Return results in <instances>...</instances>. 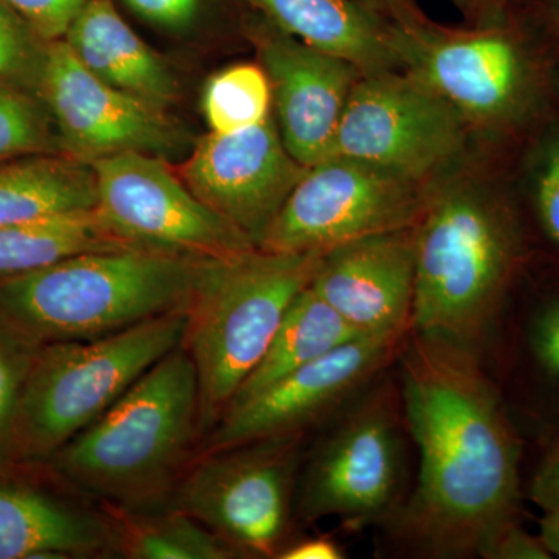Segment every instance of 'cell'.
I'll use <instances>...</instances> for the list:
<instances>
[{
	"instance_id": "3",
	"label": "cell",
	"mask_w": 559,
	"mask_h": 559,
	"mask_svg": "<svg viewBox=\"0 0 559 559\" xmlns=\"http://www.w3.org/2000/svg\"><path fill=\"white\" fill-rule=\"evenodd\" d=\"M401 72L462 117L474 138L510 160L559 108V58L538 28L513 9L506 20L448 27L426 14L388 21Z\"/></svg>"
},
{
	"instance_id": "27",
	"label": "cell",
	"mask_w": 559,
	"mask_h": 559,
	"mask_svg": "<svg viewBox=\"0 0 559 559\" xmlns=\"http://www.w3.org/2000/svg\"><path fill=\"white\" fill-rule=\"evenodd\" d=\"M201 105L210 132L249 130L272 116L270 80L259 62L230 66L210 76Z\"/></svg>"
},
{
	"instance_id": "36",
	"label": "cell",
	"mask_w": 559,
	"mask_h": 559,
	"mask_svg": "<svg viewBox=\"0 0 559 559\" xmlns=\"http://www.w3.org/2000/svg\"><path fill=\"white\" fill-rule=\"evenodd\" d=\"M347 558L340 543L329 535L296 538L283 549L278 559H344Z\"/></svg>"
},
{
	"instance_id": "33",
	"label": "cell",
	"mask_w": 559,
	"mask_h": 559,
	"mask_svg": "<svg viewBox=\"0 0 559 559\" xmlns=\"http://www.w3.org/2000/svg\"><path fill=\"white\" fill-rule=\"evenodd\" d=\"M527 496L540 510L559 509V432L544 441Z\"/></svg>"
},
{
	"instance_id": "37",
	"label": "cell",
	"mask_w": 559,
	"mask_h": 559,
	"mask_svg": "<svg viewBox=\"0 0 559 559\" xmlns=\"http://www.w3.org/2000/svg\"><path fill=\"white\" fill-rule=\"evenodd\" d=\"M469 25L492 24L506 20L518 0H451Z\"/></svg>"
},
{
	"instance_id": "5",
	"label": "cell",
	"mask_w": 559,
	"mask_h": 559,
	"mask_svg": "<svg viewBox=\"0 0 559 559\" xmlns=\"http://www.w3.org/2000/svg\"><path fill=\"white\" fill-rule=\"evenodd\" d=\"M210 263L153 250H106L3 275L0 326L36 345L108 336L189 310Z\"/></svg>"
},
{
	"instance_id": "4",
	"label": "cell",
	"mask_w": 559,
	"mask_h": 559,
	"mask_svg": "<svg viewBox=\"0 0 559 559\" xmlns=\"http://www.w3.org/2000/svg\"><path fill=\"white\" fill-rule=\"evenodd\" d=\"M200 437L197 370L179 345L40 466L102 502L153 509L175 492Z\"/></svg>"
},
{
	"instance_id": "35",
	"label": "cell",
	"mask_w": 559,
	"mask_h": 559,
	"mask_svg": "<svg viewBox=\"0 0 559 559\" xmlns=\"http://www.w3.org/2000/svg\"><path fill=\"white\" fill-rule=\"evenodd\" d=\"M514 9L538 28L559 58V0H518Z\"/></svg>"
},
{
	"instance_id": "19",
	"label": "cell",
	"mask_w": 559,
	"mask_h": 559,
	"mask_svg": "<svg viewBox=\"0 0 559 559\" xmlns=\"http://www.w3.org/2000/svg\"><path fill=\"white\" fill-rule=\"evenodd\" d=\"M509 367L514 403L539 429L559 432V274L535 263L511 307Z\"/></svg>"
},
{
	"instance_id": "1",
	"label": "cell",
	"mask_w": 559,
	"mask_h": 559,
	"mask_svg": "<svg viewBox=\"0 0 559 559\" xmlns=\"http://www.w3.org/2000/svg\"><path fill=\"white\" fill-rule=\"evenodd\" d=\"M417 480L381 527L401 557L484 558L522 522L524 439L479 353L411 333L396 359Z\"/></svg>"
},
{
	"instance_id": "10",
	"label": "cell",
	"mask_w": 559,
	"mask_h": 559,
	"mask_svg": "<svg viewBox=\"0 0 559 559\" xmlns=\"http://www.w3.org/2000/svg\"><path fill=\"white\" fill-rule=\"evenodd\" d=\"M474 135L436 92L401 70L356 81L331 156L352 157L437 186L468 167Z\"/></svg>"
},
{
	"instance_id": "2",
	"label": "cell",
	"mask_w": 559,
	"mask_h": 559,
	"mask_svg": "<svg viewBox=\"0 0 559 559\" xmlns=\"http://www.w3.org/2000/svg\"><path fill=\"white\" fill-rule=\"evenodd\" d=\"M412 333L479 353L503 334L536 263L509 162L441 180L415 226Z\"/></svg>"
},
{
	"instance_id": "16",
	"label": "cell",
	"mask_w": 559,
	"mask_h": 559,
	"mask_svg": "<svg viewBox=\"0 0 559 559\" xmlns=\"http://www.w3.org/2000/svg\"><path fill=\"white\" fill-rule=\"evenodd\" d=\"M246 36L270 80L272 114L290 156L307 168L330 157L342 114L362 72L293 38L255 11L246 24Z\"/></svg>"
},
{
	"instance_id": "34",
	"label": "cell",
	"mask_w": 559,
	"mask_h": 559,
	"mask_svg": "<svg viewBox=\"0 0 559 559\" xmlns=\"http://www.w3.org/2000/svg\"><path fill=\"white\" fill-rule=\"evenodd\" d=\"M481 559H551V555L539 535H532L520 522L500 532Z\"/></svg>"
},
{
	"instance_id": "22",
	"label": "cell",
	"mask_w": 559,
	"mask_h": 559,
	"mask_svg": "<svg viewBox=\"0 0 559 559\" xmlns=\"http://www.w3.org/2000/svg\"><path fill=\"white\" fill-rule=\"evenodd\" d=\"M95 205L97 183L90 162L69 154L0 162V227Z\"/></svg>"
},
{
	"instance_id": "9",
	"label": "cell",
	"mask_w": 559,
	"mask_h": 559,
	"mask_svg": "<svg viewBox=\"0 0 559 559\" xmlns=\"http://www.w3.org/2000/svg\"><path fill=\"white\" fill-rule=\"evenodd\" d=\"M308 433L249 441L194 459L175 506L241 558L278 559L296 539L297 484Z\"/></svg>"
},
{
	"instance_id": "23",
	"label": "cell",
	"mask_w": 559,
	"mask_h": 559,
	"mask_svg": "<svg viewBox=\"0 0 559 559\" xmlns=\"http://www.w3.org/2000/svg\"><path fill=\"white\" fill-rule=\"evenodd\" d=\"M358 336L362 334L308 286L289 305L270 347L242 382L229 407Z\"/></svg>"
},
{
	"instance_id": "8",
	"label": "cell",
	"mask_w": 559,
	"mask_h": 559,
	"mask_svg": "<svg viewBox=\"0 0 559 559\" xmlns=\"http://www.w3.org/2000/svg\"><path fill=\"white\" fill-rule=\"evenodd\" d=\"M325 425L301 462L297 521L337 518L347 530L384 527L411 491L400 378L389 369Z\"/></svg>"
},
{
	"instance_id": "26",
	"label": "cell",
	"mask_w": 559,
	"mask_h": 559,
	"mask_svg": "<svg viewBox=\"0 0 559 559\" xmlns=\"http://www.w3.org/2000/svg\"><path fill=\"white\" fill-rule=\"evenodd\" d=\"M510 162L536 263L559 274V108L522 143Z\"/></svg>"
},
{
	"instance_id": "17",
	"label": "cell",
	"mask_w": 559,
	"mask_h": 559,
	"mask_svg": "<svg viewBox=\"0 0 559 559\" xmlns=\"http://www.w3.org/2000/svg\"><path fill=\"white\" fill-rule=\"evenodd\" d=\"M417 285L415 227L326 250L311 288L362 336L409 334Z\"/></svg>"
},
{
	"instance_id": "20",
	"label": "cell",
	"mask_w": 559,
	"mask_h": 559,
	"mask_svg": "<svg viewBox=\"0 0 559 559\" xmlns=\"http://www.w3.org/2000/svg\"><path fill=\"white\" fill-rule=\"evenodd\" d=\"M92 75L167 110L179 98L170 66L132 31L112 0H91L62 38Z\"/></svg>"
},
{
	"instance_id": "14",
	"label": "cell",
	"mask_w": 559,
	"mask_h": 559,
	"mask_svg": "<svg viewBox=\"0 0 559 559\" xmlns=\"http://www.w3.org/2000/svg\"><path fill=\"white\" fill-rule=\"evenodd\" d=\"M39 97L49 110L62 153L94 162L120 153L170 160L190 150L189 132L167 110L131 97L92 75L62 39L51 40Z\"/></svg>"
},
{
	"instance_id": "15",
	"label": "cell",
	"mask_w": 559,
	"mask_h": 559,
	"mask_svg": "<svg viewBox=\"0 0 559 559\" xmlns=\"http://www.w3.org/2000/svg\"><path fill=\"white\" fill-rule=\"evenodd\" d=\"M305 171L286 150L272 114L249 130L209 132L194 143L178 175L198 200L259 248Z\"/></svg>"
},
{
	"instance_id": "18",
	"label": "cell",
	"mask_w": 559,
	"mask_h": 559,
	"mask_svg": "<svg viewBox=\"0 0 559 559\" xmlns=\"http://www.w3.org/2000/svg\"><path fill=\"white\" fill-rule=\"evenodd\" d=\"M46 471H0V559L84 558L112 550L102 513L49 487Z\"/></svg>"
},
{
	"instance_id": "11",
	"label": "cell",
	"mask_w": 559,
	"mask_h": 559,
	"mask_svg": "<svg viewBox=\"0 0 559 559\" xmlns=\"http://www.w3.org/2000/svg\"><path fill=\"white\" fill-rule=\"evenodd\" d=\"M433 187L352 157H326L307 168L259 249L325 253L370 235L412 229Z\"/></svg>"
},
{
	"instance_id": "31",
	"label": "cell",
	"mask_w": 559,
	"mask_h": 559,
	"mask_svg": "<svg viewBox=\"0 0 559 559\" xmlns=\"http://www.w3.org/2000/svg\"><path fill=\"white\" fill-rule=\"evenodd\" d=\"M21 14L44 39L64 38L70 24L91 0H3Z\"/></svg>"
},
{
	"instance_id": "6",
	"label": "cell",
	"mask_w": 559,
	"mask_h": 559,
	"mask_svg": "<svg viewBox=\"0 0 559 559\" xmlns=\"http://www.w3.org/2000/svg\"><path fill=\"white\" fill-rule=\"evenodd\" d=\"M322 255L257 248L209 264L180 344L197 370L202 437L263 358L289 305L311 285Z\"/></svg>"
},
{
	"instance_id": "13",
	"label": "cell",
	"mask_w": 559,
	"mask_h": 559,
	"mask_svg": "<svg viewBox=\"0 0 559 559\" xmlns=\"http://www.w3.org/2000/svg\"><path fill=\"white\" fill-rule=\"evenodd\" d=\"M409 334L355 337L257 395L231 404L202 437L201 454L271 437L308 433L325 425L395 366Z\"/></svg>"
},
{
	"instance_id": "30",
	"label": "cell",
	"mask_w": 559,
	"mask_h": 559,
	"mask_svg": "<svg viewBox=\"0 0 559 559\" xmlns=\"http://www.w3.org/2000/svg\"><path fill=\"white\" fill-rule=\"evenodd\" d=\"M39 345L0 326V471L14 463L13 439L22 385Z\"/></svg>"
},
{
	"instance_id": "25",
	"label": "cell",
	"mask_w": 559,
	"mask_h": 559,
	"mask_svg": "<svg viewBox=\"0 0 559 559\" xmlns=\"http://www.w3.org/2000/svg\"><path fill=\"white\" fill-rule=\"evenodd\" d=\"M112 550L131 559H235L240 554L200 521L178 509H132L103 502Z\"/></svg>"
},
{
	"instance_id": "7",
	"label": "cell",
	"mask_w": 559,
	"mask_h": 559,
	"mask_svg": "<svg viewBox=\"0 0 559 559\" xmlns=\"http://www.w3.org/2000/svg\"><path fill=\"white\" fill-rule=\"evenodd\" d=\"M187 311L87 341L39 345L22 385L14 463L40 466L182 344Z\"/></svg>"
},
{
	"instance_id": "24",
	"label": "cell",
	"mask_w": 559,
	"mask_h": 559,
	"mask_svg": "<svg viewBox=\"0 0 559 559\" xmlns=\"http://www.w3.org/2000/svg\"><path fill=\"white\" fill-rule=\"evenodd\" d=\"M128 249L138 248L121 240L97 209L21 221L0 227V277L40 270L81 253Z\"/></svg>"
},
{
	"instance_id": "12",
	"label": "cell",
	"mask_w": 559,
	"mask_h": 559,
	"mask_svg": "<svg viewBox=\"0 0 559 559\" xmlns=\"http://www.w3.org/2000/svg\"><path fill=\"white\" fill-rule=\"evenodd\" d=\"M97 212L134 248L200 261L230 260L255 242L191 193L167 159L120 153L91 162Z\"/></svg>"
},
{
	"instance_id": "28",
	"label": "cell",
	"mask_w": 559,
	"mask_h": 559,
	"mask_svg": "<svg viewBox=\"0 0 559 559\" xmlns=\"http://www.w3.org/2000/svg\"><path fill=\"white\" fill-rule=\"evenodd\" d=\"M64 154L57 128L39 95L0 86V162Z\"/></svg>"
},
{
	"instance_id": "39",
	"label": "cell",
	"mask_w": 559,
	"mask_h": 559,
	"mask_svg": "<svg viewBox=\"0 0 559 559\" xmlns=\"http://www.w3.org/2000/svg\"><path fill=\"white\" fill-rule=\"evenodd\" d=\"M538 535L551 558L559 559V509L543 510Z\"/></svg>"
},
{
	"instance_id": "21",
	"label": "cell",
	"mask_w": 559,
	"mask_h": 559,
	"mask_svg": "<svg viewBox=\"0 0 559 559\" xmlns=\"http://www.w3.org/2000/svg\"><path fill=\"white\" fill-rule=\"evenodd\" d=\"M255 13L312 49L352 62L362 73L399 70L388 21L356 0H246Z\"/></svg>"
},
{
	"instance_id": "38",
	"label": "cell",
	"mask_w": 559,
	"mask_h": 559,
	"mask_svg": "<svg viewBox=\"0 0 559 559\" xmlns=\"http://www.w3.org/2000/svg\"><path fill=\"white\" fill-rule=\"evenodd\" d=\"M385 21H406L421 16L417 0H356Z\"/></svg>"
},
{
	"instance_id": "29",
	"label": "cell",
	"mask_w": 559,
	"mask_h": 559,
	"mask_svg": "<svg viewBox=\"0 0 559 559\" xmlns=\"http://www.w3.org/2000/svg\"><path fill=\"white\" fill-rule=\"evenodd\" d=\"M49 40L0 0V86L39 95Z\"/></svg>"
},
{
	"instance_id": "32",
	"label": "cell",
	"mask_w": 559,
	"mask_h": 559,
	"mask_svg": "<svg viewBox=\"0 0 559 559\" xmlns=\"http://www.w3.org/2000/svg\"><path fill=\"white\" fill-rule=\"evenodd\" d=\"M140 20L168 32H186L201 20L207 0H123Z\"/></svg>"
}]
</instances>
